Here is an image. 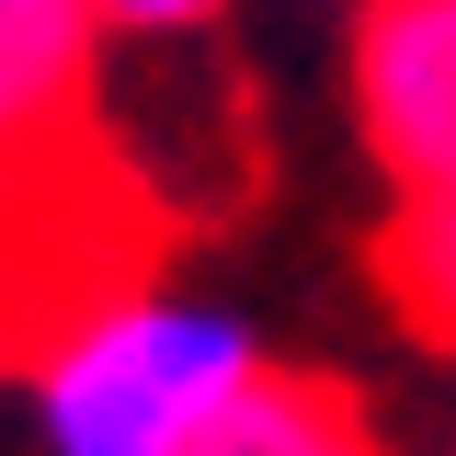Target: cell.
Instances as JSON below:
<instances>
[{
  "mask_svg": "<svg viewBox=\"0 0 456 456\" xmlns=\"http://www.w3.org/2000/svg\"><path fill=\"white\" fill-rule=\"evenodd\" d=\"M251 377L263 342L240 308L126 274L92 308L46 320V342L23 354V422L35 456H194Z\"/></svg>",
  "mask_w": 456,
  "mask_h": 456,
  "instance_id": "cell-1",
  "label": "cell"
},
{
  "mask_svg": "<svg viewBox=\"0 0 456 456\" xmlns=\"http://www.w3.org/2000/svg\"><path fill=\"white\" fill-rule=\"evenodd\" d=\"M103 0H0V228H46L92 171Z\"/></svg>",
  "mask_w": 456,
  "mask_h": 456,
  "instance_id": "cell-2",
  "label": "cell"
},
{
  "mask_svg": "<svg viewBox=\"0 0 456 456\" xmlns=\"http://www.w3.org/2000/svg\"><path fill=\"white\" fill-rule=\"evenodd\" d=\"M354 126L388 194L456 183V0H365L354 12Z\"/></svg>",
  "mask_w": 456,
  "mask_h": 456,
  "instance_id": "cell-3",
  "label": "cell"
},
{
  "mask_svg": "<svg viewBox=\"0 0 456 456\" xmlns=\"http://www.w3.org/2000/svg\"><path fill=\"white\" fill-rule=\"evenodd\" d=\"M194 456H388V445L365 434V411H354L342 388L263 365V377H251V388L217 411V434H206Z\"/></svg>",
  "mask_w": 456,
  "mask_h": 456,
  "instance_id": "cell-4",
  "label": "cell"
},
{
  "mask_svg": "<svg viewBox=\"0 0 456 456\" xmlns=\"http://www.w3.org/2000/svg\"><path fill=\"white\" fill-rule=\"evenodd\" d=\"M377 285H388V308L422 342L456 354V183L388 206V228H377Z\"/></svg>",
  "mask_w": 456,
  "mask_h": 456,
  "instance_id": "cell-5",
  "label": "cell"
},
{
  "mask_svg": "<svg viewBox=\"0 0 456 456\" xmlns=\"http://www.w3.org/2000/svg\"><path fill=\"white\" fill-rule=\"evenodd\" d=\"M228 0H103V35H206Z\"/></svg>",
  "mask_w": 456,
  "mask_h": 456,
  "instance_id": "cell-6",
  "label": "cell"
},
{
  "mask_svg": "<svg viewBox=\"0 0 456 456\" xmlns=\"http://www.w3.org/2000/svg\"><path fill=\"white\" fill-rule=\"evenodd\" d=\"M0 399H12V342H0Z\"/></svg>",
  "mask_w": 456,
  "mask_h": 456,
  "instance_id": "cell-7",
  "label": "cell"
}]
</instances>
